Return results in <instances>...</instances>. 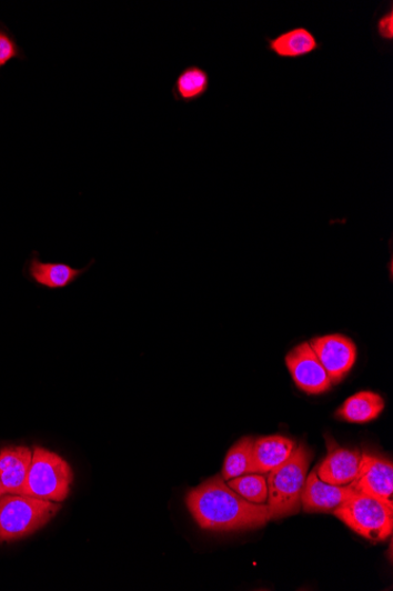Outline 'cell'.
<instances>
[{"label":"cell","instance_id":"12","mask_svg":"<svg viewBox=\"0 0 393 591\" xmlns=\"http://www.w3.org/2000/svg\"><path fill=\"white\" fill-rule=\"evenodd\" d=\"M355 493L350 484L332 485L324 483L313 470L306 477L302 491V508L305 512H333Z\"/></svg>","mask_w":393,"mask_h":591},{"label":"cell","instance_id":"8","mask_svg":"<svg viewBox=\"0 0 393 591\" xmlns=\"http://www.w3.org/2000/svg\"><path fill=\"white\" fill-rule=\"evenodd\" d=\"M351 488L393 505V465L391 460L376 453L363 452L356 480Z\"/></svg>","mask_w":393,"mask_h":591},{"label":"cell","instance_id":"10","mask_svg":"<svg viewBox=\"0 0 393 591\" xmlns=\"http://www.w3.org/2000/svg\"><path fill=\"white\" fill-rule=\"evenodd\" d=\"M328 454L325 460L316 468L319 479L332 485H349L356 480L360 470L362 452L357 449L342 448L326 437Z\"/></svg>","mask_w":393,"mask_h":591},{"label":"cell","instance_id":"21","mask_svg":"<svg viewBox=\"0 0 393 591\" xmlns=\"http://www.w3.org/2000/svg\"><path fill=\"white\" fill-rule=\"evenodd\" d=\"M3 494H6V491H4L2 480H0V498H2Z\"/></svg>","mask_w":393,"mask_h":591},{"label":"cell","instance_id":"1","mask_svg":"<svg viewBox=\"0 0 393 591\" xmlns=\"http://www.w3.org/2000/svg\"><path fill=\"white\" fill-rule=\"evenodd\" d=\"M192 518L202 529L238 531L264 527L271 519L266 504H254L233 491L222 475H214L187 495Z\"/></svg>","mask_w":393,"mask_h":591},{"label":"cell","instance_id":"18","mask_svg":"<svg viewBox=\"0 0 393 591\" xmlns=\"http://www.w3.org/2000/svg\"><path fill=\"white\" fill-rule=\"evenodd\" d=\"M228 482V485L246 501L254 504H266L269 491L265 474L246 473Z\"/></svg>","mask_w":393,"mask_h":591},{"label":"cell","instance_id":"4","mask_svg":"<svg viewBox=\"0 0 393 591\" xmlns=\"http://www.w3.org/2000/svg\"><path fill=\"white\" fill-rule=\"evenodd\" d=\"M73 472L61 455L36 447L23 494L30 498L63 502L69 498Z\"/></svg>","mask_w":393,"mask_h":591},{"label":"cell","instance_id":"5","mask_svg":"<svg viewBox=\"0 0 393 591\" xmlns=\"http://www.w3.org/2000/svg\"><path fill=\"white\" fill-rule=\"evenodd\" d=\"M333 514L364 539L377 543L387 540L393 530V505L369 494L351 495Z\"/></svg>","mask_w":393,"mask_h":591},{"label":"cell","instance_id":"6","mask_svg":"<svg viewBox=\"0 0 393 591\" xmlns=\"http://www.w3.org/2000/svg\"><path fill=\"white\" fill-rule=\"evenodd\" d=\"M328 372L331 383L339 384L349 374L357 360L355 342L342 334L314 338L309 342Z\"/></svg>","mask_w":393,"mask_h":591},{"label":"cell","instance_id":"3","mask_svg":"<svg viewBox=\"0 0 393 591\" xmlns=\"http://www.w3.org/2000/svg\"><path fill=\"white\" fill-rule=\"evenodd\" d=\"M59 510V504L26 494L0 498V543H10L32 535L46 527Z\"/></svg>","mask_w":393,"mask_h":591},{"label":"cell","instance_id":"16","mask_svg":"<svg viewBox=\"0 0 393 591\" xmlns=\"http://www.w3.org/2000/svg\"><path fill=\"white\" fill-rule=\"evenodd\" d=\"M209 89V72L200 66L191 64L177 76L171 94L175 102L191 104L203 99Z\"/></svg>","mask_w":393,"mask_h":591},{"label":"cell","instance_id":"19","mask_svg":"<svg viewBox=\"0 0 393 591\" xmlns=\"http://www.w3.org/2000/svg\"><path fill=\"white\" fill-rule=\"evenodd\" d=\"M16 59H23L22 49L19 48L13 36L0 27V69Z\"/></svg>","mask_w":393,"mask_h":591},{"label":"cell","instance_id":"13","mask_svg":"<svg viewBox=\"0 0 393 591\" xmlns=\"http://www.w3.org/2000/svg\"><path fill=\"white\" fill-rule=\"evenodd\" d=\"M32 462L27 447H9L0 451V480L6 494H23Z\"/></svg>","mask_w":393,"mask_h":591},{"label":"cell","instance_id":"15","mask_svg":"<svg viewBox=\"0 0 393 591\" xmlns=\"http://www.w3.org/2000/svg\"><path fill=\"white\" fill-rule=\"evenodd\" d=\"M385 409L382 395L376 392L361 391L347 398L337 410L336 417L349 423L365 424L375 421Z\"/></svg>","mask_w":393,"mask_h":591},{"label":"cell","instance_id":"2","mask_svg":"<svg viewBox=\"0 0 393 591\" xmlns=\"http://www.w3.org/2000/svg\"><path fill=\"white\" fill-rule=\"evenodd\" d=\"M311 460V450L302 443L294 449L283 464L268 473L266 505L271 520L291 517L301 511L302 491Z\"/></svg>","mask_w":393,"mask_h":591},{"label":"cell","instance_id":"20","mask_svg":"<svg viewBox=\"0 0 393 591\" xmlns=\"http://www.w3.org/2000/svg\"><path fill=\"white\" fill-rule=\"evenodd\" d=\"M375 34L377 40L384 44L393 42V6L390 3L389 9L377 16L375 23Z\"/></svg>","mask_w":393,"mask_h":591},{"label":"cell","instance_id":"14","mask_svg":"<svg viewBox=\"0 0 393 591\" xmlns=\"http://www.w3.org/2000/svg\"><path fill=\"white\" fill-rule=\"evenodd\" d=\"M296 448V442L284 435L258 438L253 444L252 473L268 474L283 464Z\"/></svg>","mask_w":393,"mask_h":591},{"label":"cell","instance_id":"11","mask_svg":"<svg viewBox=\"0 0 393 591\" xmlns=\"http://www.w3.org/2000/svg\"><path fill=\"white\" fill-rule=\"evenodd\" d=\"M266 50L281 60H301L323 49V43L306 27H293L278 36L265 37Z\"/></svg>","mask_w":393,"mask_h":591},{"label":"cell","instance_id":"9","mask_svg":"<svg viewBox=\"0 0 393 591\" xmlns=\"http://www.w3.org/2000/svg\"><path fill=\"white\" fill-rule=\"evenodd\" d=\"M93 263H95L94 259L83 269H75V267L64 262L42 261L38 253H33L27 262L26 277L38 288L61 291L70 288L88 273Z\"/></svg>","mask_w":393,"mask_h":591},{"label":"cell","instance_id":"7","mask_svg":"<svg viewBox=\"0 0 393 591\" xmlns=\"http://www.w3.org/2000/svg\"><path fill=\"white\" fill-rule=\"evenodd\" d=\"M286 367L296 387L308 394H322L332 388L331 379L309 342L290 351Z\"/></svg>","mask_w":393,"mask_h":591},{"label":"cell","instance_id":"17","mask_svg":"<svg viewBox=\"0 0 393 591\" xmlns=\"http://www.w3.org/2000/svg\"><path fill=\"white\" fill-rule=\"evenodd\" d=\"M254 438L243 437L226 454L222 477L225 482L246 473H252Z\"/></svg>","mask_w":393,"mask_h":591}]
</instances>
